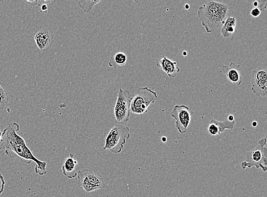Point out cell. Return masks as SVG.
Instances as JSON below:
<instances>
[{
	"label": "cell",
	"mask_w": 267,
	"mask_h": 197,
	"mask_svg": "<svg viewBox=\"0 0 267 197\" xmlns=\"http://www.w3.org/2000/svg\"><path fill=\"white\" fill-rule=\"evenodd\" d=\"M77 177L78 186L81 187L88 193L105 188V184L103 177L95 174L91 169H84L79 171L77 173Z\"/></svg>",
	"instance_id": "6"
},
{
	"label": "cell",
	"mask_w": 267,
	"mask_h": 197,
	"mask_svg": "<svg viewBox=\"0 0 267 197\" xmlns=\"http://www.w3.org/2000/svg\"><path fill=\"white\" fill-rule=\"evenodd\" d=\"M254 8H257L260 10V11H264L267 7V1L266 0H260V1H254L252 3Z\"/></svg>",
	"instance_id": "19"
},
{
	"label": "cell",
	"mask_w": 267,
	"mask_h": 197,
	"mask_svg": "<svg viewBox=\"0 0 267 197\" xmlns=\"http://www.w3.org/2000/svg\"><path fill=\"white\" fill-rule=\"evenodd\" d=\"M251 90L258 97L267 95V72L263 67L254 69L251 80Z\"/></svg>",
	"instance_id": "10"
},
{
	"label": "cell",
	"mask_w": 267,
	"mask_h": 197,
	"mask_svg": "<svg viewBox=\"0 0 267 197\" xmlns=\"http://www.w3.org/2000/svg\"><path fill=\"white\" fill-rule=\"evenodd\" d=\"M228 13L226 4L210 2L203 5L198 10V17L208 33H212L223 24Z\"/></svg>",
	"instance_id": "2"
},
{
	"label": "cell",
	"mask_w": 267,
	"mask_h": 197,
	"mask_svg": "<svg viewBox=\"0 0 267 197\" xmlns=\"http://www.w3.org/2000/svg\"><path fill=\"white\" fill-rule=\"evenodd\" d=\"M183 55L184 57H186V56H187V55H188V53H187V52L184 51V52L183 53Z\"/></svg>",
	"instance_id": "28"
},
{
	"label": "cell",
	"mask_w": 267,
	"mask_h": 197,
	"mask_svg": "<svg viewBox=\"0 0 267 197\" xmlns=\"http://www.w3.org/2000/svg\"><path fill=\"white\" fill-rule=\"evenodd\" d=\"M257 126H258V122H255V121L252 123V126H253V128H256Z\"/></svg>",
	"instance_id": "25"
},
{
	"label": "cell",
	"mask_w": 267,
	"mask_h": 197,
	"mask_svg": "<svg viewBox=\"0 0 267 197\" xmlns=\"http://www.w3.org/2000/svg\"><path fill=\"white\" fill-rule=\"evenodd\" d=\"M239 65L231 62L229 65H224L221 73H224L229 82L235 85H240L242 83V76L240 73Z\"/></svg>",
	"instance_id": "11"
},
{
	"label": "cell",
	"mask_w": 267,
	"mask_h": 197,
	"mask_svg": "<svg viewBox=\"0 0 267 197\" xmlns=\"http://www.w3.org/2000/svg\"><path fill=\"white\" fill-rule=\"evenodd\" d=\"M78 162L74 159V155L70 153L69 157L65 159L62 167L64 176L69 179H73L77 177V173L75 171V168Z\"/></svg>",
	"instance_id": "14"
},
{
	"label": "cell",
	"mask_w": 267,
	"mask_h": 197,
	"mask_svg": "<svg viewBox=\"0 0 267 197\" xmlns=\"http://www.w3.org/2000/svg\"><path fill=\"white\" fill-rule=\"evenodd\" d=\"M113 59L116 64L119 66H123L127 63L128 59L125 54L119 52L114 55Z\"/></svg>",
	"instance_id": "17"
},
{
	"label": "cell",
	"mask_w": 267,
	"mask_h": 197,
	"mask_svg": "<svg viewBox=\"0 0 267 197\" xmlns=\"http://www.w3.org/2000/svg\"><path fill=\"white\" fill-rule=\"evenodd\" d=\"M184 8L186 9V10H188L190 9V6H189V4H186L185 7H184Z\"/></svg>",
	"instance_id": "27"
},
{
	"label": "cell",
	"mask_w": 267,
	"mask_h": 197,
	"mask_svg": "<svg viewBox=\"0 0 267 197\" xmlns=\"http://www.w3.org/2000/svg\"><path fill=\"white\" fill-rule=\"evenodd\" d=\"M228 120L230 121H234L235 120V118L233 115H230L228 117Z\"/></svg>",
	"instance_id": "24"
},
{
	"label": "cell",
	"mask_w": 267,
	"mask_h": 197,
	"mask_svg": "<svg viewBox=\"0 0 267 197\" xmlns=\"http://www.w3.org/2000/svg\"><path fill=\"white\" fill-rule=\"evenodd\" d=\"M171 116L175 121V128L179 132L185 134L191 120V113L189 107L184 105H176L171 112Z\"/></svg>",
	"instance_id": "8"
},
{
	"label": "cell",
	"mask_w": 267,
	"mask_h": 197,
	"mask_svg": "<svg viewBox=\"0 0 267 197\" xmlns=\"http://www.w3.org/2000/svg\"><path fill=\"white\" fill-rule=\"evenodd\" d=\"M158 99V93L145 87H141L131 100L130 112L142 115L148 112L151 104H154Z\"/></svg>",
	"instance_id": "5"
},
{
	"label": "cell",
	"mask_w": 267,
	"mask_h": 197,
	"mask_svg": "<svg viewBox=\"0 0 267 197\" xmlns=\"http://www.w3.org/2000/svg\"><path fill=\"white\" fill-rule=\"evenodd\" d=\"M19 129V125L16 122L9 124L5 129L0 150H4L5 154L9 158H19L27 164L34 163L35 173L41 176L47 175V163L34 155L25 139L17 134Z\"/></svg>",
	"instance_id": "1"
},
{
	"label": "cell",
	"mask_w": 267,
	"mask_h": 197,
	"mask_svg": "<svg viewBox=\"0 0 267 197\" xmlns=\"http://www.w3.org/2000/svg\"><path fill=\"white\" fill-rule=\"evenodd\" d=\"M155 64L156 66L160 68L169 78H174L177 77L180 71V68L177 66V62L166 57L156 60Z\"/></svg>",
	"instance_id": "13"
},
{
	"label": "cell",
	"mask_w": 267,
	"mask_h": 197,
	"mask_svg": "<svg viewBox=\"0 0 267 197\" xmlns=\"http://www.w3.org/2000/svg\"><path fill=\"white\" fill-rule=\"evenodd\" d=\"M132 98L129 90L120 88L114 108L115 117L119 122H127L129 120Z\"/></svg>",
	"instance_id": "7"
},
{
	"label": "cell",
	"mask_w": 267,
	"mask_h": 197,
	"mask_svg": "<svg viewBox=\"0 0 267 197\" xmlns=\"http://www.w3.org/2000/svg\"><path fill=\"white\" fill-rule=\"evenodd\" d=\"M235 120L230 121L228 119L224 121L211 119L208 126V131L211 136H217L223 134L226 130H233L235 125Z\"/></svg>",
	"instance_id": "12"
},
{
	"label": "cell",
	"mask_w": 267,
	"mask_h": 197,
	"mask_svg": "<svg viewBox=\"0 0 267 197\" xmlns=\"http://www.w3.org/2000/svg\"><path fill=\"white\" fill-rule=\"evenodd\" d=\"M34 38L38 48L44 52L49 51L55 42L53 30L47 24H43L36 30Z\"/></svg>",
	"instance_id": "9"
},
{
	"label": "cell",
	"mask_w": 267,
	"mask_h": 197,
	"mask_svg": "<svg viewBox=\"0 0 267 197\" xmlns=\"http://www.w3.org/2000/svg\"><path fill=\"white\" fill-rule=\"evenodd\" d=\"M48 5H50L49 3H44L41 5L39 7V11L43 14H47L48 11Z\"/></svg>",
	"instance_id": "22"
},
{
	"label": "cell",
	"mask_w": 267,
	"mask_h": 197,
	"mask_svg": "<svg viewBox=\"0 0 267 197\" xmlns=\"http://www.w3.org/2000/svg\"><path fill=\"white\" fill-rule=\"evenodd\" d=\"M9 100V95L7 92L0 85V110L7 107Z\"/></svg>",
	"instance_id": "18"
},
{
	"label": "cell",
	"mask_w": 267,
	"mask_h": 197,
	"mask_svg": "<svg viewBox=\"0 0 267 197\" xmlns=\"http://www.w3.org/2000/svg\"><path fill=\"white\" fill-rule=\"evenodd\" d=\"M161 141H162L163 142L165 143L166 141H167V138H166V137H165V136H164V137L161 138Z\"/></svg>",
	"instance_id": "26"
},
{
	"label": "cell",
	"mask_w": 267,
	"mask_h": 197,
	"mask_svg": "<svg viewBox=\"0 0 267 197\" xmlns=\"http://www.w3.org/2000/svg\"><path fill=\"white\" fill-rule=\"evenodd\" d=\"M130 138V129L128 126L115 125L105 139L103 149L113 154H120Z\"/></svg>",
	"instance_id": "3"
},
{
	"label": "cell",
	"mask_w": 267,
	"mask_h": 197,
	"mask_svg": "<svg viewBox=\"0 0 267 197\" xmlns=\"http://www.w3.org/2000/svg\"><path fill=\"white\" fill-rule=\"evenodd\" d=\"M266 144V138H261L259 140L258 145L247 154L246 160L241 163V169L245 170L246 168L255 167L257 169H261L263 173H266L267 170Z\"/></svg>",
	"instance_id": "4"
},
{
	"label": "cell",
	"mask_w": 267,
	"mask_h": 197,
	"mask_svg": "<svg viewBox=\"0 0 267 197\" xmlns=\"http://www.w3.org/2000/svg\"><path fill=\"white\" fill-rule=\"evenodd\" d=\"M4 128L3 125H0V141H2L4 132Z\"/></svg>",
	"instance_id": "23"
},
{
	"label": "cell",
	"mask_w": 267,
	"mask_h": 197,
	"mask_svg": "<svg viewBox=\"0 0 267 197\" xmlns=\"http://www.w3.org/2000/svg\"><path fill=\"white\" fill-rule=\"evenodd\" d=\"M236 32V20L235 17H228L221 29V36L225 39L233 40Z\"/></svg>",
	"instance_id": "15"
},
{
	"label": "cell",
	"mask_w": 267,
	"mask_h": 197,
	"mask_svg": "<svg viewBox=\"0 0 267 197\" xmlns=\"http://www.w3.org/2000/svg\"><path fill=\"white\" fill-rule=\"evenodd\" d=\"M100 1H76L78 6L81 8L83 12L89 13L92 11L94 7L100 3Z\"/></svg>",
	"instance_id": "16"
},
{
	"label": "cell",
	"mask_w": 267,
	"mask_h": 197,
	"mask_svg": "<svg viewBox=\"0 0 267 197\" xmlns=\"http://www.w3.org/2000/svg\"><path fill=\"white\" fill-rule=\"evenodd\" d=\"M6 185V181H5L3 175L0 173V195L3 193Z\"/></svg>",
	"instance_id": "20"
},
{
	"label": "cell",
	"mask_w": 267,
	"mask_h": 197,
	"mask_svg": "<svg viewBox=\"0 0 267 197\" xmlns=\"http://www.w3.org/2000/svg\"><path fill=\"white\" fill-rule=\"evenodd\" d=\"M261 13V12L260 11V9L257 8H254L253 9L251 10L250 14L253 17L257 18L260 16Z\"/></svg>",
	"instance_id": "21"
}]
</instances>
